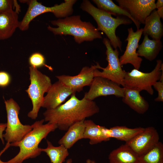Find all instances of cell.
I'll list each match as a JSON object with an SVG mask.
<instances>
[{"mask_svg": "<svg viewBox=\"0 0 163 163\" xmlns=\"http://www.w3.org/2000/svg\"><path fill=\"white\" fill-rule=\"evenodd\" d=\"M67 101L54 109L46 110L43 113L44 121L56 125L59 129L67 131L74 123L98 113L100 109L96 103L84 96L78 99L75 94Z\"/></svg>", "mask_w": 163, "mask_h": 163, "instance_id": "cell-1", "label": "cell"}, {"mask_svg": "<svg viewBox=\"0 0 163 163\" xmlns=\"http://www.w3.org/2000/svg\"><path fill=\"white\" fill-rule=\"evenodd\" d=\"M44 119L35 122L32 130L20 142L10 144V146L18 147L20 150L7 163H22L25 160L35 158L41 152L39 145L49 133L57 128L56 125L48 123L44 124Z\"/></svg>", "mask_w": 163, "mask_h": 163, "instance_id": "cell-2", "label": "cell"}, {"mask_svg": "<svg viewBox=\"0 0 163 163\" xmlns=\"http://www.w3.org/2000/svg\"><path fill=\"white\" fill-rule=\"evenodd\" d=\"M57 27L50 26L47 29L55 35H70L74 37L75 42L80 43L84 41H91L101 38V34L89 22L82 21L79 15L67 17L51 21Z\"/></svg>", "mask_w": 163, "mask_h": 163, "instance_id": "cell-3", "label": "cell"}, {"mask_svg": "<svg viewBox=\"0 0 163 163\" xmlns=\"http://www.w3.org/2000/svg\"><path fill=\"white\" fill-rule=\"evenodd\" d=\"M81 8L93 17L97 25V29L105 34L112 46L115 49L118 48L122 51V43L116 35V29L120 25L131 24V20L123 16L113 18L110 14L94 6L87 0L83 1Z\"/></svg>", "mask_w": 163, "mask_h": 163, "instance_id": "cell-4", "label": "cell"}, {"mask_svg": "<svg viewBox=\"0 0 163 163\" xmlns=\"http://www.w3.org/2000/svg\"><path fill=\"white\" fill-rule=\"evenodd\" d=\"M29 69L30 84L25 91L32 102L33 107L28 113L27 116L35 120L42 107L44 94L48 92L52 84L50 77L37 69L30 66Z\"/></svg>", "mask_w": 163, "mask_h": 163, "instance_id": "cell-5", "label": "cell"}, {"mask_svg": "<svg viewBox=\"0 0 163 163\" xmlns=\"http://www.w3.org/2000/svg\"><path fill=\"white\" fill-rule=\"evenodd\" d=\"M158 81H163V64L160 59L156 61L155 68L149 72H144L135 69L126 72L123 87L140 92L145 90L152 95L154 90L152 86Z\"/></svg>", "mask_w": 163, "mask_h": 163, "instance_id": "cell-6", "label": "cell"}, {"mask_svg": "<svg viewBox=\"0 0 163 163\" xmlns=\"http://www.w3.org/2000/svg\"><path fill=\"white\" fill-rule=\"evenodd\" d=\"M76 2L75 0H65V2L60 5L48 7L43 5L36 0L27 1L28 5L27 10L21 21L19 22L18 28L22 31L27 30L34 19L46 12H52L58 18L68 17L72 14L73 6Z\"/></svg>", "mask_w": 163, "mask_h": 163, "instance_id": "cell-7", "label": "cell"}, {"mask_svg": "<svg viewBox=\"0 0 163 163\" xmlns=\"http://www.w3.org/2000/svg\"><path fill=\"white\" fill-rule=\"evenodd\" d=\"M7 114V122L3 137L10 144L20 142L32 129V126L23 125L20 122L18 114L20 108L12 98L4 99Z\"/></svg>", "mask_w": 163, "mask_h": 163, "instance_id": "cell-8", "label": "cell"}, {"mask_svg": "<svg viewBox=\"0 0 163 163\" xmlns=\"http://www.w3.org/2000/svg\"><path fill=\"white\" fill-rule=\"evenodd\" d=\"M103 43L106 48V59L108 62V65L105 68L101 67L100 69L103 70L102 72L95 69L94 72V77L100 76L106 78L123 87L126 72L122 68L118 49L113 50L109 40L107 38L104 39Z\"/></svg>", "mask_w": 163, "mask_h": 163, "instance_id": "cell-9", "label": "cell"}, {"mask_svg": "<svg viewBox=\"0 0 163 163\" xmlns=\"http://www.w3.org/2000/svg\"><path fill=\"white\" fill-rule=\"evenodd\" d=\"M88 92L84 96L88 100L93 101L100 96L113 95L117 97H124V88L108 79L100 76L94 77Z\"/></svg>", "mask_w": 163, "mask_h": 163, "instance_id": "cell-10", "label": "cell"}, {"mask_svg": "<svg viewBox=\"0 0 163 163\" xmlns=\"http://www.w3.org/2000/svg\"><path fill=\"white\" fill-rule=\"evenodd\" d=\"M119 6L140 24L156 9L155 0H116Z\"/></svg>", "mask_w": 163, "mask_h": 163, "instance_id": "cell-11", "label": "cell"}, {"mask_svg": "<svg viewBox=\"0 0 163 163\" xmlns=\"http://www.w3.org/2000/svg\"><path fill=\"white\" fill-rule=\"evenodd\" d=\"M159 141L157 130L153 127L149 126L145 128L142 132L125 144L140 156L149 150Z\"/></svg>", "mask_w": 163, "mask_h": 163, "instance_id": "cell-12", "label": "cell"}, {"mask_svg": "<svg viewBox=\"0 0 163 163\" xmlns=\"http://www.w3.org/2000/svg\"><path fill=\"white\" fill-rule=\"evenodd\" d=\"M90 67L86 66L82 68L77 75H62L56 76L58 80L70 88L75 93L82 91L86 86H90L94 77V72L96 69H100L99 63Z\"/></svg>", "mask_w": 163, "mask_h": 163, "instance_id": "cell-13", "label": "cell"}, {"mask_svg": "<svg viewBox=\"0 0 163 163\" xmlns=\"http://www.w3.org/2000/svg\"><path fill=\"white\" fill-rule=\"evenodd\" d=\"M128 35L126 41L127 43L126 50L123 54L119 58L121 66L130 64L134 69H140L142 59L138 56L136 50L139 46V42L143 33V28L137 29L134 32L132 27L128 29Z\"/></svg>", "mask_w": 163, "mask_h": 163, "instance_id": "cell-14", "label": "cell"}, {"mask_svg": "<svg viewBox=\"0 0 163 163\" xmlns=\"http://www.w3.org/2000/svg\"><path fill=\"white\" fill-rule=\"evenodd\" d=\"M75 93L70 88L58 80L52 84L44 97L42 107L46 110L55 109L61 105L69 96Z\"/></svg>", "mask_w": 163, "mask_h": 163, "instance_id": "cell-15", "label": "cell"}, {"mask_svg": "<svg viewBox=\"0 0 163 163\" xmlns=\"http://www.w3.org/2000/svg\"><path fill=\"white\" fill-rule=\"evenodd\" d=\"M18 13L12 10L0 14V40L10 37L18 28Z\"/></svg>", "mask_w": 163, "mask_h": 163, "instance_id": "cell-16", "label": "cell"}, {"mask_svg": "<svg viewBox=\"0 0 163 163\" xmlns=\"http://www.w3.org/2000/svg\"><path fill=\"white\" fill-rule=\"evenodd\" d=\"M124 88L122 101L137 113L140 114L145 113L149 108V104L140 95V91L136 90Z\"/></svg>", "mask_w": 163, "mask_h": 163, "instance_id": "cell-17", "label": "cell"}, {"mask_svg": "<svg viewBox=\"0 0 163 163\" xmlns=\"http://www.w3.org/2000/svg\"><path fill=\"white\" fill-rule=\"evenodd\" d=\"M144 128L140 127L130 128L125 126H116L107 128L103 126V130L108 138H114L126 142L142 132Z\"/></svg>", "mask_w": 163, "mask_h": 163, "instance_id": "cell-18", "label": "cell"}, {"mask_svg": "<svg viewBox=\"0 0 163 163\" xmlns=\"http://www.w3.org/2000/svg\"><path fill=\"white\" fill-rule=\"evenodd\" d=\"M160 18L156 10H153L145 19L143 28V35L149 36L153 40H160L163 35V25Z\"/></svg>", "mask_w": 163, "mask_h": 163, "instance_id": "cell-19", "label": "cell"}, {"mask_svg": "<svg viewBox=\"0 0 163 163\" xmlns=\"http://www.w3.org/2000/svg\"><path fill=\"white\" fill-rule=\"evenodd\" d=\"M84 120L77 122L70 126L59 140L58 143L69 149L78 141L83 139L85 128Z\"/></svg>", "mask_w": 163, "mask_h": 163, "instance_id": "cell-20", "label": "cell"}, {"mask_svg": "<svg viewBox=\"0 0 163 163\" xmlns=\"http://www.w3.org/2000/svg\"><path fill=\"white\" fill-rule=\"evenodd\" d=\"M139 157L125 144L111 152L108 159L110 163H138Z\"/></svg>", "mask_w": 163, "mask_h": 163, "instance_id": "cell-21", "label": "cell"}, {"mask_svg": "<svg viewBox=\"0 0 163 163\" xmlns=\"http://www.w3.org/2000/svg\"><path fill=\"white\" fill-rule=\"evenodd\" d=\"M162 47L160 40H150L147 35H145L142 42L139 45L137 53L138 56L151 61L156 58Z\"/></svg>", "mask_w": 163, "mask_h": 163, "instance_id": "cell-22", "label": "cell"}, {"mask_svg": "<svg viewBox=\"0 0 163 163\" xmlns=\"http://www.w3.org/2000/svg\"><path fill=\"white\" fill-rule=\"evenodd\" d=\"M85 129L83 139H89V144L94 145L109 141L103 130V126L96 124L92 120H85Z\"/></svg>", "mask_w": 163, "mask_h": 163, "instance_id": "cell-23", "label": "cell"}, {"mask_svg": "<svg viewBox=\"0 0 163 163\" xmlns=\"http://www.w3.org/2000/svg\"><path fill=\"white\" fill-rule=\"evenodd\" d=\"M93 2L98 8L111 15L124 16L129 19L135 24L137 29H140V24L134 19L126 11L116 5L111 0H94Z\"/></svg>", "mask_w": 163, "mask_h": 163, "instance_id": "cell-24", "label": "cell"}, {"mask_svg": "<svg viewBox=\"0 0 163 163\" xmlns=\"http://www.w3.org/2000/svg\"><path fill=\"white\" fill-rule=\"evenodd\" d=\"M47 147L40 148L41 152H45L50 158L51 163H63L69 155L68 149L64 145H60L58 146H54L51 142L47 140Z\"/></svg>", "mask_w": 163, "mask_h": 163, "instance_id": "cell-25", "label": "cell"}, {"mask_svg": "<svg viewBox=\"0 0 163 163\" xmlns=\"http://www.w3.org/2000/svg\"><path fill=\"white\" fill-rule=\"evenodd\" d=\"M138 163H163V144L159 141L149 150L139 156Z\"/></svg>", "mask_w": 163, "mask_h": 163, "instance_id": "cell-26", "label": "cell"}, {"mask_svg": "<svg viewBox=\"0 0 163 163\" xmlns=\"http://www.w3.org/2000/svg\"><path fill=\"white\" fill-rule=\"evenodd\" d=\"M30 66L37 69L43 66H45L50 70L53 69L45 64V58L43 55L39 52H35L31 54L28 59Z\"/></svg>", "mask_w": 163, "mask_h": 163, "instance_id": "cell-27", "label": "cell"}, {"mask_svg": "<svg viewBox=\"0 0 163 163\" xmlns=\"http://www.w3.org/2000/svg\"><path fill=\"white\" fill-rule=\"evenodd\" d=\"M16 1L0 0V14L13 10Z\"/></svg>", "mask_w": 163, "mask_h": 163, "instance_id": "cell-28", "label": "cell"}, {"mask_svg": "<svg viewBox=\"0 0 163 163\" xmlns=\"http://www.w3.org/2000/svg\"><path fill=\"white\" fill-rule=\"evenodd\" d=\"M11 81L10 75L7 72L0 71V87L4 88L8 86Z\"/></svg>", "mask_w": 163, "mask_h": 163, "instance_id": "cell-29", "label": "cell"}, {"mask_svg": "<svg viewBox=\"0 0 163 163\" xmlns=\"http://www.w3.org/2000/svg\"><path fill=\"white\" fill-rule=\"evenodd\" d=\"M153 86L158 93V97L155 99V101L156 102H163V81H158Z\"/></svg>", "mask_w": 163, "mask_h": 163, "instance_id": "cell-30", "label": "cell"}, {"mask_svg": "<svg viewBox=\"0 0 163 163\" xmlns=\"http://www.w3.org/2000/svg\"><path fill=\"white\" fill-rule=\"evenodd\" d=\"M6 123H0V139L2 143L4 144V140L3 137V132L5 130L6 127Z\"/></svg>", "mask_w": 163, "mask_h": 163, "instance_id": "cell-31", "label": "cell"}, {"mask_svg": "<svg viewBox=\"0 0 163 163\" xmlns=\"http://www.w3.org/2000/svg\"><path fill=\"white\" fill-rule=\"evenodd\" d=\"M10 146V143L8 142H7L6 145L4 148V149L2 150L0 152V163H7V162H4L2 161L0 159V157L2 154Z\"/></svg>", "mask_w": 163, "mask_h": 163, "instance_id": "cell-32", "label": "cell"}, {"mask_svg": "<svg viewBox=\"0 0 163 163\" xmlns=\"http://www.w3.org/2000/svg\"><path fill=\"white\" fill-rule=\"evenodd\" d=\"M155 6L156 8L163 6V0H158L157 3H155Z\"/></svg>", "mask_w": 163, "mask_h": 163, "instance_id": "cell-33", "label": "cell"}, {"mask_svg": "<svg viewBox=\"0 0 163 163\" xmlns=\"http://www.w3.org/2000/svg\"><path fill=\"white\" fill-rule=\"evenodd\" d=\"M86 163H96L94 160H91L90 159H88L87 160Z\"/></svg>", "mask_w": 163, "mask_h": 163, "instance_id": "cell-34", "label": "cell"}, {"mask_svg": "<svg viewBox=\"0 0 163 163\" xmlns=\"http://www.w3.org/2000/svg\"><path fill=\"white\" fill-rule=\"evenodd\" d=\"M72 158H69L67 160L66 162V163H72Z\"/></svg>", "mask_w": 163, "mask_h": 163, "instance_id": "cell-35", "label": "cell"}]
</instances>
